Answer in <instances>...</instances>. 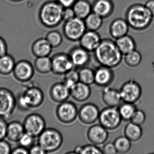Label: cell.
I'll return each mask as SVG.
<instances>
[{"instance_id": "ac0fdd59", "label": "cell", "mask_w": 154, "mask_h": 154, "mask_svg": "<svg viewBox=\"0 0 154 154\" xmlns=\"http://www.w3.org/2000/svg\"><path fill=\"white\" fill-rule=\"evenodd\" d=\"M69 54L75 67L81 68L86 66L91 61L90 52L81 47L72 49Z\"/></svg>"}, {"instance_id": "1f68e13d", "label": "cell", "mask_w": 154, "mask_h": 154, "mask_svg": "<svg viewBox=\"0 0 154 154\" xmlns=\"http://www.w3.org/2000/svg\"><path fill=\"white\" fill-rule=\"evenodd\" d=\"M118 109L122 120L126 121H130L135 111L137 109L134 103L124 102L119 105Z\"/></svg>"}, {"instance_id": "7402d4cb", "label": "cell", "mask_w": 154, "mask_h": 154, "mask_svg": "<svg viewBox=\"0 0 154 154\" xmlns=\"http://www.w3.org/2000/svg\"><path fill=\"white\" fill-rule=\"evenodd\" d=\"M102 99L107 107H119L122 101L119 91L109 86L104 87L102 94Z\"/></svg>"}, {"instance_id": "ab89813d", "label": "cell", "mask_w": 154, "mask_h": 154, "mask_svg": "<svg viewBox=\"0 0 154 154\" xmlns=\"http://www.w3.org/2000/svg\"><path fill=\"white\" fill-rule=\"evenodd\" d=\"M35 137L25 132L21 137L18 142L20 146L29 149L35 143Z\"/></svg>"}, {"instance_id": "484cf974", "label": "cell", "mask_w": 154, "mask_h": 154, "mask_svg": "<svg viewBox=\"0 0 154 154\" xmlns=\"http://www.w3.org/2000/svg\"><path fill=\"white\" fill-rule=\"evenodd\" d=\"M143 131L141 126L130 121L125 126L124 135L131 142H137L142 137Z\"/></svg>"}, {"instance_id": "7c38bea8", "label": "cell", "mask_w": 154, "mask_h": 154, "mask_svg": "<svg viewBox=\"0 0 154 154\" xmlns=\"http://www.w3.org/2000/svg\"><path fill=\"white\" fill-rule=\"evenodd\" d=\"M51 58L52 72L55 75H64L74 67L68 54L57 53Z\"/></svg>"}, {"instance_id": "44dd1931", "label": "cell", "mask_w": 154, "mask_h": 154, "mask_svg": "<svg viewBox=\"0 0 154 154\" xmlns=\"http://www.w3.org/2000/svg\"><path fill=\"white\" fill-rule=\"evenodd\" d=\"M53 49L45 38H38L33 42L31 47L32 54L35 57H49Z\"/></svg>"}, {"instance_id": "c3c4849f", "label": "cell", "mask_w": 154, "mask_h": 154, "mask_svg": "<svg viewBox=\"0 0 154 154\" xmlns=\"http://www.w3.org/2000/svg\"><path fill=\"white\" fill-rule=\"evenodd\" d=\"M64 8H72L77 0H55Z\"/></svg>"}, {"instance_id": "ffe728a7", "label": "cell", "mask_w": 154, "mask_h": 154, "mask_svg": "<svg viewBox=\"0 0 154 154\" xmlns=\"http://www.w3.org/2000/svg\"><path fill=\"white\" fill-rule=\"evenodd\" d=\"M70 96L78 102H84L91 97V89L90 85L79 82L70 89Z\"/></svg>"}, {"instance_id": "681fc988", "label": "cell", "mask_w": 154, "mask_h": 154, "mask_svg": "<svg viewBox=\"0 0 154 154\" xmlns=\"http://www.w3.org/2000/svg\"><path fill=\"white\" fill-rule=\"evenodd\" d=\"M154 17V0H148L145 5Z\"/></svg>"}, {"instance_id": "30bf717a", "label": "cell", "mask_w": 154, "mask_h": 154, "mask_svg": "<svg viewBox=\"0 0 154 154\" xmlns=\"http://www.w3.org/2000/svg\"><path fill=\"white\" fill-rule=\"evenodd\" d=\"M119 92L122 101L134 104L140 100L142 92L140 85L133 79L125 82Z\"/></svg>"}, {"instance_id": "4dcf8cb0", "label": "cell", "mask_w": 154, "mask_h": 154, "mask_svg": "<svg viewBox=\"0 0 154 154\" xmlns=\"http://www.w3.org/2000/svg\"><path fill=\"white\" fill-rule=\"evenodd\" d=\"M124 55V63L128 67L131 68L137 67L142 62V56L139 51L135 49Z\"/></svg>"}, {"instance_id": "bcb514c9", "label": "cell", "mask_w": 154, "mask_h": 154, "mask_svg": "<svg viewBox=\"0 0 154 154\" xmlns=\"http://www.w3.org/2000/svg\"><path fill=\"white\" fill-rule=\"evenodd\" d=\"M8 54V46L5 40L0 37V57Z\"/></svg>"}, {"instance_id": "52a82bcc", "label": "cell", "mask_w": 154, "mask_h": 154, "mask_svg": "<svg viewBox=\"0 0 154 154\" xmlns=\"http://www.w3.org/2000/svg\"><path fill=\"white\" fill-rule=\"evenodd\" d=\"M99 123L108 130L112 131L119 127L122 119L117 107H107L100 112Z\"/></svg>"}, {"instance_id": "f907efd6", "label": "cell", "mask_w": 154, "mask_h": 154, "mask_svg": "<svg viewBox=\"0 0 154 154\" xmlns=\"http://www.w3.org/2000/svg\"><path fill=\"white\" fill-rule=\"evenodd\" d=\"M12 2H21L23 1L24 0H10Z\"/></svg>"}, {"instance_id": "5bb4252c", "label": "cell", "mask_w": 154, "mask_h": 154, "mask_svg": "<svg viewBox=\"0 0 154 154\" xmlns=\"http://www.w3.org/2000/svg\"><path fill=\"white\" fill-rule=\"evenodd\" d=\"M100 111L94 103H86L78 110V117L80 121L85 125H92L99 119Z\"/></svg>"}, {"instance_id": "cb8c5ba5", "label": "cell", "mask_w": 154, "mask_h": 154, "mask_svg": "<svg viewBox=\"0 0 154 154\" xmlns=\"http://www.w3.org/2000/svg\"><path fill=\"white\" fill-rule=\"evenodd\" d=\"M128 27L127 21L122 19H118L112 22L110 26V33L115 41L127 35Z\"/></svg>"}, {"instance_id": "e575fe53", "label": "cell", "mask_w": 154, "mask_h": 154, "mask_svg": "<svg viewBox=\"0 0 154 154\" xmlns=\"http://www.w3.org/2000/svg\"><path fill=\"white\" fill-rule=\"evenodd\" d=\"M113 143L117 153L126 154L129 152L131 149V142L125 136L118 137Z\"/></svg>"}, {"instance_id": "d590c367", "label": "cell", "mask_w": 154, "mask_h": 154, "mask_svg": "<svg viewBox=\"0 0 154 154\" xmlns=\"http://www.w3.org/2000/svg\"><path fill=\"white\" fill-rule=\"evenodd\" d=\"M45 38L53 48H57L63 43V36L57 30L49 31L46 34Z\"/></svg>"}, {"instance_id": "8d00e7d4", "label": "cell", "mask_w": 154, "mask_h": 154, "mask_svg": "<svg viewBox=\"0 0 154 154\" xmlns=\"http://www.w3.org/2000/svg\"><path fill=\"white\" fill-rule=\"evenodd\" d=\"M75 154H103L101 149L97 145L87 144L84 146H77L75 149Z\"/></svg>"}, {"instance_id": "7bdbcfd3", "label": "cell", "mask_w": 154, "mask_h": 154, "mask_svg": "<svg viewBox=\"0 0 154 154\" xmlns=\"http://www.w3.org/2000/svg\"><path fill=\"white\" fill-rule=\"evenodd\" d=\"M8 124L7 120L0 117V140L6 138Z\"/></svg>"}, {"instance_id": "6da1fadb", "label": "cell", "mask_w": 154, "mask_h": 154, "mask_svg": "<svg viewBox=\"0 0 154 154\" xmlns=\"http://www.w3.org/2000/svg\"><path fill=\"white\" fill-rule=\"evenodd\" d=\"M94 54V58L100 65L112 69L119 66L123 59V54L115 42L111 40H102Z\"/></svg>"}, {"instance_id": "277c9868", "label": "cell", "mask_w": 154, "mask_h": 154, "mask_svg": "<svg viewBox=\"0 0 154 154\" xmlns=\"http://www.w3.org/2000/svg\"><path fill=\"white\" fill-rule=\"evenodd\" d=\"M153 17L151 12L145 5H135L129 9L126 21L131 27L142 29L150 24Z\"/></svg>"}, {"instance_id": "d6a6232c", "label": "cell", "mask_w": 154, "mask_h": 154, "mask_svg": "<svg viewBox=\"0 0 154 154\" xmlns=\"http://www.w3.org/2000/svg\"><path fill=\"white\" fill-rule=\"evenodd\" d=\"M102 22V18L94 12L89 14L85 20L86 29L91 31H97L101 26Z\"/></svg>"}, {"instance_id": "3957f363", "label": "cell", "mask_w": 154, "mask_h": 154, "mask_svg": "<svg viewBox=\"0 0 154 154\" xmlns=\"http://www.w3.org/2000/svg\"><path fill=\"white\" fill-rule=\"evenodd\" d=\"M17 98V106L22 111L37 109L42 106L45 100L44 92L36 85L28 86Z\"/></svg>"}, {"instance_id": "f6af8a7d", "label": "cell", "mask_w": 154, "mask_h": 154, "mask_svg": "<svg viewBox=\"0 0 154 154\" xmlns=\"http://www.w3.org/2000/svg\"><path fill=\"white\" fill-rule=\"evenodd\" d=\"M29 154H47L44 149L38 144H34L29 149Z\"/></svg>"}, {"instance_id": "8fae6325", "label": "cell", "mask_w": 154, "mask_h": 154, "mask_svg": "<svg viewBox=\"0 0 154 154\" xmlns=\"http://www.w3.org/2000/svg\"><path fill=\"white\" fill-rule=\"evenodd\" d=\"M25 132L38 137L46 128L45 120L43 116L37 113L29 114L23 123Z\"/></svg>"}, {"instance_id": "4fadbf2b", "label": "cell", "mask_w": 154, "mask_h": 154, "mask_svg": "<svg viewBox=\"0 0 154 154\" xmlns=\"http://www.w3.org/2000/svg\"><path fill=\"white\" fill-rule=\"evenodd\" d=\"M35 68L29 61L21 60L16 63L13 73L15 79L22 83L30 82L35 75Z\"/></svg>"}, {"instance_id": "b9f144b4", "label": "cell", "mask_w": 154, "mask_h": 154, "mask_svg": "<svg viewBox=\"0 0 154 154\" xmlns=\"http://www.w3.org/2000/svg\"><path fill=\"white\" fill-rule=\"evenodd\" d=\"M11 146L10 143L4 140H0V154H11Z\"/></svg>"}, {"instance_id": "9c48e42d", "label": "cell", "mask_w": 154, "mask_h": 154, "mask_svg": "<svg viewBox=\"0 0 154 154\" xmlns=\"http://www.w3.org/2000/svg\"><path fill=\"white\" fill-rule=\"evenodd\" d=\"M78 115L77 106L72 101L66 100L59 103L56 109L57 118L63 124L73 123L77 119Z\"/></svg>"}, {"instance_id": "f546056e", "label": "cell", "mask_w": 154, "mask_h": 154, "mask_svg": "<svg viewBox=\"0 0 154 154\" xmlns=\"http://www.w3.org/2000/svg\"><path fill=\"white\" fill-rule=\"evenodd\" d=\"M115 43L123 55L126 54L135 49L134 40L128 35L117 38L115 40Z\"/></svg>"}, {"instance_id": "9a60e30c", "label": "cell", "mask_w": 154, "mask_h": 154, "mask_svg": "<svg viewBox=\"0 0 154 154\" xmlns=\"http://www.w3.org/2000/svg\"><path fill=\"white\" fill-rule=\"evenodd\" d=\"M87 137L89 141L94 145L104 144L109 137L108 130L101 124H94L88 130Z\"/></svg>"}, {"instance_id": "7dc6e473", "label": "cell", "mask_w": 154, "mask_h": 154, "mask_svg": "<svg viewBox=\"0 0 154 154\" xmlns=\"http://www.w3.org/2000/svg\"><path fill=\"white\" fill-rule=\"evenodd\" d=\"M11 154H29L28 149L20 146L12 149Z\"/></svg>"}, {"instance_id": "8992f818", "label": "cell", "mask_w": 154, "mask_h": 154, "mask_svg": "<svg viewBox=\"0 0 154 154\" xmlns=\"http://www.w3.org/2000/svg\"><path fill=\"white\" fill-rule=\"evenodd\" d=\"M16 107L17 98L13 93L5 87H0V117L9 120Z\"/></svg>"}, {"instance_id": "83f0119b", "label": "cell", "mask_w": 154, "mask_h": 154, "mask_svg": "<svg viewBox=\"0 0 154 154\" xmlns=\"http://www.w3.org/2000/svg\"><path fill=\"white\" fill-rule=\"evenodd\" d=\"M75 17L85 19L91 14L92 7L90 3L85 0H77L72 7Z\"/></svg>"}, {"instance_id": "f35d334b", "label": "cell", "mask_w": 154, "mask_h": 154, "mask_svg": "<svg viewBox=\"0 0 154 154\" xmlns=\"http://www.w3.org/2000/svg\"><path fill=\"white\" fill-rule=\"evenodd\" d=\"M146 120V115L145 112L141 110L137 109L135 111L130 121L141 126L145 123Z\"/></svg>"}, {"instance_id": "ba28073f", "label": "cell", "mask_w": 154, "mask_h": 154, "mask_svg": "<svg viewBox=\"0 0 154 154\" xmlns=\"http://www.w3.org/2000/svg\"><path fill=\"white\" fill-rule=\"evenodd\" d=\"M86 30V26L83 20L75 17L65 21L63 27L64 35L70 41L80 40Z\"/></svg>"}, {"instance_id": "4316f807", "label": "cell", "mask_w": 154, "mask_h": 154, "mask_svg": "<svg viewBox=\"0 0 154 154\" xmlns=\"http://www.w3.org/2000/svg\"><path fill=\"white\" fill-rule=\"evenodd\" d=\"M16 63L14 57L8 54L0 57V75L8 76L12 74Z\"/></svg>"}, {"instance_id": "836d02e7", "label": "cell", "mask_w": 154, "mask_h": 154, "mask_svg": "<svg viewBox=\"0 0 154 154\" xmlns=\"http://www.w3.org/2000/svg\"><path fill=\"white\" fill-rule=\"evenodd\" d=\"M79 82L91 86L94 84V71L90 67L84 66L80 68Z\"/></svg>"}, {"instance_id": "7a4b0ae2", "label": "cell", "mask_w": 154, "mask_h": 154, "mask_svg": "<svg viewBox=\"0 0 154 154\" xmlns=\"http://www.w3.org/2000/svg\"><path fill=\"white\" fill-rule=\"evenodd\" d=\"M63 10L64 8L55 0L46 2L39 9V21L48 28L57 27L63 21Z\"/></svg>"}, {"instance_id": "2e32d148", "label": "cell", "mask_w": 154, "mask_h": 154, "mask_svg": "<svg viewBox=\"0 0 154 154\" xmlns=\"http://www.w3.org/2000/svg\"><path fill=\"white\" fill-rule=\"evenodd\" d=\"M94 71V84L100 87L109 86L114 79V73L112 68L100 65Z\"/></svg>"}, {"instance_id": "ee69618b", "label": "cell", "mask_w": 154, "mask_h": 154, "mask_svg": "<svg viewBox=\"0 0 154 154\" xmlns=\"http://www.w3.org/2000/svg\"><path fill=\"white\" fill-rule=\"evenodd\" d=\"M75 17V14L72 8H64L63 12V20L65 22L72 19Z\"/></svg>"}, {"instance_id": "d6986e66", "label": "cell", "mask_w": 154, "mask_h": 154, "mask_svg": "<svg viewBox=\"0 0 154 154\" xmlns=\"http://www.w3.org/2000/svg\"><path fill=\"white\" fill-rule=\"evenodd\" d=\"M81 46L90 53L94 52L101 42L97 32L88 30L85 32L80 39Z\"/></svg>"}, {"instance_id": "f1b7e54d", "label": "cell", "mask_w": 154, "mask_h": 154, "mask_svg": "<svg viewBox=\"0 0 154 154\" xmlns=\"http://www.w3.org/2000/svg\"><path fill=\"white\" fill-rule=\"evenodd\" d=\"M33 65L35 70L40 74L46 75L52 72V61L49 57H36Z\"/></svg>"}, {"instance_id": "5b68a950", "label": "cell", "mask_w": 154, "mask_h": 154, "mask_svg": "<svg viewBox=\"0 0 154 154\" xmlns=\"http://www.w3.org/2000/svg\"><path fill=\"white\" fill-rule=\"evenodd\" d=\"M38 138V144L47 154L54 153L60 149L63 142L62 133L54 128H46Z\"/></svg>"}, {"instance_id": "60d3db41", "label": "cell", "mask_w": 154, "mask_h": 154, "mask_svg": "<svg viewBox=\"0 0 154 154\" xmlns=\"http://www.w3.org/2000/svg\"><path fill=\"white\" fill-rule=\"evenodd\" d=\"M102 154H115L117 152L114 143L109 142L104 144L101 149Z\"/></svg>"}, {"instance_id": "d4e9b609", "label": "cell", "mask_w": 154, "mask_h": 154, "mask_svg": "<svg viewBox=\"0 0 154 154\" xmlns=\"http://www.w3.org/2000/svg\"><path fill=\"white\" fill-rule=\"evenodd\" d=\"M112 5L109 0H96L92 7L93 12L102 18L110 15L112 10Z\"/></svg>"}, {"instance_id": "e0dca14e", "label": "cell", "mask_w": 154, "mask_h": 154, "mask_svg": "<svg viewBox=\"0 0 154 154\" xmlns=\"http://www.w3.org/2000/svg\"><path fill=\"white\" fill-rule=\"evenodd\" d=\"M49 94L53 102L57 103H61L67 100L70 97V89L63 82H58L51 86Z\"/></svg>"}, {"instance_id": "74e56055", "label": "cell", "mask_w": 154, "mask_h": 154, "mask_svg": "<svg viewBox=\"0 0 154 154\" xmlns=\"http://www.w3.org/2000/svg\"><path fill=\"white\" fill-rule=\"evenodd\" d=\"M63 83L70 89L79 82V72L72 69L64 75Z\"/></svg>"}, {"instance_id": "603a6c76", "label": "cell", "mask_w": 154, "mask_h": 154, "mask_svg": "<svg viewBox=\"0 0 154 154\" xmlns=\"http://www.w3.org/2000/svg\"><path fill=\"white\" fill-rule=\"evenodd\" d=\"M25 132L23 123L14 121L8 123L6 138L11 142H18Z\"/></svg>"}]
</instances>
